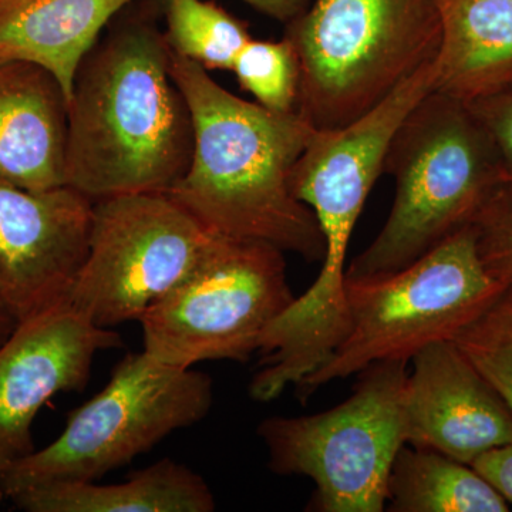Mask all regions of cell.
I'll return each mask as SVG.
<instances>
[{"label":"cell","instance_id":"30bf717a","mask_svg":"<svg viewBox=\"0 0 512 512\" xmlns=\"http://www.w3.org/2000/svg\"><path fill=\"white\" fill-rule=\"evenodd\" d=\"M214 237L167 192L94 201L89 251L66 303L100 328L138 322L198 264Z\"/></svg>","mask_w":512,"mask_h":512},{"label":"cell","instance_id":"d4e9b609","mask_svg":"<svg viewBox=\"0 0 512 512\" xmlns=\"http://www.w3.org/2000/svg\"><path fill=\"white\" fill-rule=\"evenodd\" d=\"M258 12L279 22L289 23L309 6V0H242Z\"/></svg>","mask_w":512,"mask_h":512},{"label":"cell","instance_id":"5b68a950","mask_svg":"<svg viewBox=\"0 0 512 512\" xmlns=\"http://www.w3.org/2000/svg\"><path fill=\"white\" fill-rule=\"evenodd\" d=\"M301 67L296 110L318 130L348 126L434 62V0H315L286 23Z\"/></svg>","mask_w":512,"mask_h":512},{"label":"cell","instance_id":"d6986e66","mask_svg":"<svg viewBox=\"0 0 512 512\" xmlns=\"http://www.w3.org/2000/svg\"><path fill=\"white\" fill-rule=\"evenodd\" d=\"M168 46L207 70H232L252 36L247 25L208 0H164Z\"/></svg>","mask_w":512,"mask_h":512},{"label":"cell","instance_id":"7c38bea8","mask_svg":"<svg viewBox=\"0 0 512 512\" xmlns=\"http://www.w3.org/2000/svg\"><path fill=\"white\" fill-rule=\"evenodd\" d=\"M123 346L120 333L67 303L16 326L0 345V480L36 450L32 429L42 407L59 393L82 392L94 357Z\"/></svg>","mask_w":512,"mask_h":512},{"label":"cell","instance_id":"e0dca14e","mask_svg":"<svg viewBox=\"0 0 512 512\" xmlns=\"http://www.w3.org/2000/svg\"><path fill=\"white\" fill-rule=\"evenodd\" d=\"M28 512H212L214 494L200 474L163 458L119 484L55 483L9 497Z\"/></svg>","mask_w":512,"mask_h":512},{"label":"cell","instance_id":"277c9868","mask_svg":"<svg viewBox=\"0 0 512 512\" xmlns=\"http://www.w3.org/2000/svg\"><path fill=\"white\" fill-rule=\"evenodd\" d=\"M383 173L394 180L392 211L346 278L393 274L468 227L508 180L483 124L464 101L433 92L397 128Z\"/></svg>","mask_w":512,"mask_h":512},{"label":"cell","instance_id":"ba28073f","mask_svg":"<svg viewBox=\"0 0 512 512\" xmlns=\"http://www.w3.org/2000/svg\"><path fill=\"white\" fill-rule=\"evenodd\" d=\"M407 360H383L360 372L352 396L328 412L269 417L258 426L269 468L309 477V510L382 512L394 460L406 443Z\"/></svg>","mask_w":512,"mask_h":512},{"label":"cell","instance_id":"4fadbf2b","mask_svg":"<svg viewBox=\"0 0 512 512\" xmlns=\"http://www.w3.org/2000/svg\"><path fill=\"white\" fill-rule=\"evenodd\" d=\"M404 389L406 443L471 464L512 440V413L453 340L417 352Z\"/></svg>","mask_w":512,"mask_h":512},{"label":"cell","instance_id":"7a4b0ae2","mask_svg":"<svg viewBox=\"0 0 512 512\" xmlns=\"http://www.w3.org/2000/svg\"><path fill=\"white\" fill-rule=\"evenodd\" d=\"M194 126L170 73V46L147 13L92 47L67 106L66 185L92 201L167 192L190 167Z\"/></svg>","mask_w":512,"mask_h":512},{"label":"cell","instance_id":"52a82bcc","mask_svg":"<svg viewBox=\"0 0 512 512\" xmlns=\"http://www.w3.org/2000/svg\"><path fill=\"white\" fill-rule=\"evenodd\" d=\"M212 402V380L205 373L164 365L143 350L128 353L106 386L69 413L53 443L10 468L0 491L9 498L36 485L94 483L174 431L200 423Z\"/></svg>","mask_w":512,"mask_h":512},{"label":"cell","instance_id":"ac0fdd59","mask_svg":"<svg viewBox=\"0 0 512 512\" xmlns=\"http://www.w3.org/2000/svg\"><path fill=\"white\" fill-rule=\"evenodd\" d=\"M394 512H508L510 504L470 464L404 444L389 477Z\"/></svg>","mask_w":512,"mask_h":512},{"label":"cell","instance_id":"5bb4252c","mask_svg":"<svg viewBox=\"0 0 512 512\" xmlns=\"http://www.w3.org/2000/svg\"><path fill=\"white\" fill-rule=\"evenodd\" d=\"M67 106L45 67L0 60V183L29 191L66 185Z\"/></svg>","mask_w":512,"mask_h":512},{"label":"cell","instance_id":"8fae6325","mask_svg":"<svg viewBox=\"0 0 512 512\" xmlns=\"http://www.w3.org/2000/svg\"><path fill=\"white\" fill-rule=\"evenodd\" d=\"M93 202L69 185L0 183V298L18 325L67 302L89 251Z\"/></svg>","mask_w":512,"mask_h":512},{"label":"cell","instance_id":"7402d4cb","mask_svg":"<svg viewBox=\"0 0 512 512\" xmlns=\"http://www.w3.org/2000/svg\"><path fill=\"white\" fill-rule=\"evenodd\" d=\"M478 255L488 274L512 285V181L495 188L471 222Z\"/></svg>","mask_w":512,"mask_h":512},{"label":"cell","instance_id":"4316f807","mask_svg":"<svg viewBox=\"0 0 512 512\" xmlns=\"http://www.w3.org/2000/svg\"><path fill=\"white\" fill-rule=\"evenodd\" d=\"M5 500H6L5 495L0 493V505H2L3 501H5Z\"/></svg>","mask_w":512,"mask_h":512},{"label":"cell","instance_id":"6da1fadb","mask_svg":"<svg viewBox=\"0 0 512 512\" xmlns=\"http://www.w3.org/2000/svg\"><path fill=\"white\" fill-rule=\"evenodd\" d=\"M170 73L190 109L194 148L167 194L215 234L322 262L318 221L291 188L293 167L318 128L298 110L275 113L235 96L171 49Z\"/></svg>","mask_w":512,"mask_h":512},{"label":"cell","instance_id":"9a60e30c","mask_svg":"<svg viewBox=\"0 0 512 512\" xmlns=\"http://www.w3.org/2000/svg\"><path fill=\"white\" fill-rule=\"evenodd\" d=\"M133 0H0V60L49 70L72 99L74 77L101 30Z\"/></svg>","mask_w":512,"mask_h":512},{"label":"cell","instance_id":"9c48e42d","mask_svg":"<svg viewBox=\"0 0 512 512\" xmlns=\"http://www.w3.org/2000/svg\"><path fill=\"white\" fill-rule=\"evenodd\" d=\"M284 254L266 242L215 234L198 264L138 320L143 352L183 369L248 360L295 299Z\"/></svg>","mask_w":512,"mask_h":512},{"label":"cell","instance_id":"603a6c76","mask_svg":"<svg viewBox=\"0 0 512 512\" xmlns=\"http://www.w3.org/2000/svg\"><path fill=\"white\" fill-rule=\"evenodd\" d=\"M467 104L493 141L508 180L512 181V84Z\"/></svg>","mask_w":512,"mask_h":512},{"label":"cell","instance_id":"ffe728a7","mask_svg":"<svg viewBox=\"0 0 512 512\" xmlns=\"http://www.w3.org/2000/svg\"><path fill=\"white\" fill-rule=\"evenodd\" d=\"M451 340L500 394L512 413V285L504 286Z\"/></svg>","mask_w":512,"mask_h":512},{"label":"cell","instance_id":"cb8c5ba5","mask_svg":"<svg viewBox=\"0 0 512 512\" xmlns=\"http://www.w3.org/2000/svg\"><path fill=\"white\" fill-rule=\"evenodd\" d=\"M470 466L512 504V440L484 451Z\"/></svg>","mask_w":512,"mask_h":512},{"label":"cell","instance_id":"3957f363","mask_svg":"<svg viewBox=\"0 0 512 512\" xmlns=\"http://www.w3.org/2000/svg\"><path fill=\"white\" fill-rule=\"evenodd\" d=\"M436 74L434 60L360 119L333 130H316L293 167V195L315 214L326 247L318 279L293 299L271 328L275 342L296 359L323 362L345 338L350 239L370 191L383 174L394 133L420 100L433 92Z\"/></svg>","mask_w":512,"mask_h":512},{"label":"cell","instance_id":"2e32d148","mask_svg":"<svg viewBox=\"0 0 512 512\" xmlns=\"http://www.w3.org/2000/svg\"><path fill=\"white\" fill-rule=\"evenodd\" d=\"M441 45L436 92L464 101L512 84V0H434Z\"/></svg>","mask_w":512,"mask_h":512},{"label":"cell","instance_id":"44dd1931","mask_svg":"<svg viewBox=\"0 0 512 512\" xmlns=\"http://www.w3.org/2000/svg\"><path fill=\"white\" fill-rule=\"evenodd\" d=\"M231 72L256 103L275 113H292L298 107L301 67L292 43L251 40L235 59Z\"/></svg>","mask_w":512,"mask_h":512},{"label":"cell","instance_id":"8992f818","mask_svg":"<svg viewBox=\"0 0 512 512\" xmlns=\"http://www.w3.org/2000/svg\"><path fill=\"white\" fill-rule=\"evenodd\" d=\"M503 289L485 269L471 225L393 274L345 276V338L296 393L305 402L372 363L410 362L430 343L453 339Z\"/></svg>","mask_w":512,"mask_h":512},{"label":"cell","instance_id":"484cf974","mask_svg":"<svg viewBox=\"0 0 512 512\" xmlns=\"http://www.w3.org/2000/svg\"><path fill=\"white\" fill-rule=\"evenodd\" d=\"M16 326H18V323H16V320L10 315L8 308H6L5 303H3L2 298H0V345L9 338L10 333L15 330Z\"/></svg>","mask_w":512,"mask_h":512}]
</instances>
